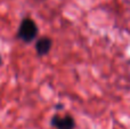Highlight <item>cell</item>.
<instances>
[{
  "label": "cell",
  "mask_w": 130,
  "mask_h": 129,
  "mask_svg": "<svg viewBox=\"0 0 130 129\" xmlns=\"http://www.w3.org/2000/svg\"><path fill=\"white\" fill-rule=\"evenodd\" d=\"M38 36V26L36 22L30 17H25L22 20L17 31V38L22 41L29 43L33 41Z\"/></svg>",
  "instance_id": "1"
},
{
  "label": "cell",
  "mask_w": 130,
  "mask_h": 129,
  "mask_svg": "<svg viewBox=\"0 0 130 129\" xmlns=\"http://www.w3.org/2000/svg\"><path fill=\"white\" fill-rule=\"evenodd\" d=\"M1 62H2V59H1V56H0V64H1Z\"/></svg>",
  "instance_id": "4"
},
{
  "label": "cell",
  "mask_w": 130,
  "mask_h": 129,
  "mask_svg": "<svg viewBox=\"0 0 130 129\" xmlns=\"http://www.w3.org/2000/svg\"><path fill=\"white\" fill-rule=\"evenodd\" d=\"M50 123L56 129H74L75 127V121L70 114H65V116L55 114L52 118Z\"/></svg>",
  "instance_id": "2"
},
{
  "label": "cell",
  "mask_w": 130,
  "mask_h": 129,
  "mask_svg": "<svg viewBox=\"0 0 130 129\" xmlns=\"http://www.w3.org/2000/svg\"><path fill=\"white\" fill-rule=\"evenodd\" d=\"M52 45L53 41L49 37H41L40 39H38L36 42V52L38 56L42 57L47 55L52 49Z\"/></svg>",
  "instance_id": "3"
}]
</instances>
